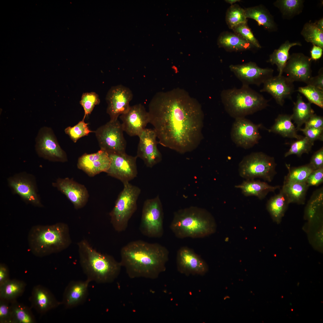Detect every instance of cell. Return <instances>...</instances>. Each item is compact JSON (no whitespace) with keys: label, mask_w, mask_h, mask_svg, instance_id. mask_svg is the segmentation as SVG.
I'll list each match as a JSON object with an SVG mask.
<instances>
[{"label":"cell","mask_w":323,"mask_h":323,"mask_svg":"<svg viewBox=\"0 0 323 323\" xmlns=\"http://www.w3.org/2000/svg\"><path fill=\"white\" fill-rule=\"evenodd\" d=\"M301 34L307 42L323 48V31L317 27L315 22L305 23Z\"/></svg>","instance_id":"obj_37"},{"label":"cell","mask_w":323,"mask_h":323,"mask_svg":"<svg viewBox=\"0 0 323 323\" xmlns=\"http://www.w3.org/2000/svg\"><path fill=\"white\" fill-rule=\"evenodd\" d=\"M109 154L100 149L97 152L84 153L78 160L77 166L90 177H93L100 173H106L110 164Z\"/></svg>","instance_id":"obj_23"},{"label":"cell","mask_w":323,"mask_h":323,"mask_svg":"<svg viewBox=\"0 0 323 323\" xmlns=\"http://www.w3.org/2000/svg\"><path fill=\"white\" fill-rule=\"evenodd\" d=\"M307 85H310L323 90V69L321 68L317 75L312 77L309 80Z\"/></svg>","instance_id":"obj_50"},{"label":"cell","mask_w":323,"mask_h":323,"mask_svg":"<svg viewBox=\"0 0 323 323\" xmlns=\"http://www.w3.org/2000/svg\"><path fill=\"white\" fill-rule=\"evenodd\" d=\"M120 255V262L129 278L154 279L165 271L169 252L159 243L138 240L123 246Z\"/></svg>","instance_id":"obj_2"},{"label":"cell","mask_w":323,"mask_h":323,"mask_svg":"<svg viewBox=\"0 0 323 323\" xmlns=\"http://www.w3.org/2000/svg\"><path fill=\"white\" fill-rule=\"evenodd\" d=\"M110 167L106 173L111 176L120 180L123 184L137 176V157L129 155L126 153L109 154Z\"/></svg>","instance_id":"obj_13"},{"label":"cell","mask_w":323,"mask_h":323,"mask_svg":"<svg viewBox=\"0 0 323 323\" xmlns=\"http://www.w3.org/2000/svg\"><path fill=\"white\" fill-rule=\"evenodd\" d=\"M309 164L314 170L323 167V147L314 153Z\"/></svg>","instance_id":"obj_48"},{"label":"cell","mask_w":323,"mask_h":323,"mask_svg":"<svg viewBox=\"0 0 323 323\" xmlns=\"http://www.w3.org/2000/svg\"><path fill=\"white\" fill-rule=\"evenodd\" d=\"M309 187L305 182H284L281 189L286 196L289 203L303 204Z\"/></svg>","instance_id":"obj_31"},{"label":"cell","mask_w":323,"mask_h":323,"mask_svg":"<svg viewBox=\"0 0 323 323\" xmlns=\"http://www.w3.org/2000/svg\"><path fill=\"white\" fill-rule=\"evenodd\" d=\"M12 323H34L35 318L30 308L18 302L16 300L10 302Z\"/></svg>","instance_id":"obj_35"},{"label":"cell","mask_w":323,"mask_h":323,"mask_svg":"<svg viewBox=\"0 0 323 323\" xmlns=\"http://www.w3.org/2000/svg\"><path fill=\"white\" fill-rule=\"evenodd\" d=\"M232 30L234 33L240 36L254 47L258 48H261L258 41L254 36L247 23L240 24Z\"/></svg>","instance_id":"obj_44"},{"label":"cell","mask_w":323,"mask_h":323,"mask_svg":"<svg viewBox=\"0 0 323 323\" xmlns=\"http://www.w3.org/2000/svg\"><path fill=\"white\" fill-rule=\"evenodd\" d=\"M10 279L9 271L7 266L5 264H0V286L7 282Z\"/></svg>","instance_id":"obj_51"},{"label":"cell","mask_w":323,"mask_h":323,"mask_svg":"<svg viewBox=\"0 0 323 323\" xmlns=\"http://www.w3.org/2000/svg\"><path fill=\"white\" fill-rule=\"evenodd\" d=\"M246 18L256 21L258 25L263 26L270 31L277 29L274 18L269 11L262 5L257 6L245 9Z\"/></svg>","instance_id":"obj_28"},{"label":"cell","mask_w":323,"mask_h":323,"mask_svg":"<svg viewBox=\"0 0 323 323\" xmlns=\"http://www.w3.org/2000/svg\"><path fill=\"white\" fill-rule=\"evenodd\" d=\"M314 143L306 137H303L292 144L290 149L285 154L284 156L287 157L294 154L300 157L303 153H308L310 151Z\"/></svg>","instance_id":"obj_42"},{"label":"cell","mask_w":323,"mask_h":323,"mask_svg":"<svg viewBox=\"0 0 323 323\" xmlns=\"http://www.w3.org/2000/svg\"><path fill=\"white\" fill-rule=\"evenodd\" d=\"M235 188L240 189L242 193L246 196H255L260 199H264L269 193L274 192L280 188L279 185L272 186L267 183L254 179H247Z\"/></svg>","instance_id":"obj_26"},{"label":"cell","mask_w":323,"mask_h":323,"mask_svg":"<svg viewBox=\"0 0 323 323\" xmlns=\"http://www.w3.org/2000/svg\"><path fill=\"white\" fill-rule=\"evenodd\" d=\"M274 158L262 152L252 153L245 156L239 165L240 176L246 180L257 178L270 182L276 174Z\"/></svg>","instance_id":"obj_8"},{"label":"cell","mask_w":323,"mask_h":323,"mask_svg":"<svg viewBox=\"0 0 323 323\" xmlns=\"http://www.w3.org/2000/svg\"><path fill=\"white\" fill-rule=\"evenodd\" d=\"M163 214L158 197L147 199L142 210L140 230L150 238H160L164 234Z\"/></svg>","instance_id":"obj_9"},{"label":"cell","mask_w":323,"mask_h":323,"mask_svg":"<svg viewBox=\"0 0 323 323\" xmlns=\"http://www.w3.org/2000/svg\"><path fill=\"white\" fill-rule=\"evenodd\" d=\"M26 286L22 281L10 279L0 286V298L10 302L16 300L23 294Z\"/></svg>","instance_id":"obj_34"},{"label":"cell","mask_w":323,"mask_h":323,"mask_svg":"<svg viewBox=\"0 0 323 323\" xmlns=\"http://www.w3.org/2000/svg\"><path fill=\"white\" fill-rule=\"evenodd\" d=\"M291 115L280 114L273 125L268 131L279 134L283 137L300 139L303 137L297 134V130L292 123Z\"/></svg>","instance_id":"obj_29"},{"label":"cell","mask_w":323,"mask_h":323,"mask_svg":"<svg viewBox=\"0 0 323 323\" xmlns=\"http://www.w3.org/2000/svg\"><path fill=\"white\" fill-rule=\"evenodd\" d=\"M150 122L158 143L182 153L196 149L203 138L204 115L200 104L185 90L157 93L149 104Z\"/></svg>","instance_id":"obj_1"},{"label":"cell","mask_w":323,"mask_h":323,"mask_svg":"<svg viewBox=\"0 0 323 323\" xmlns=\"http://www.w3.org/2000/svg\"><path fill=\"white\" fill-rule=\"evenodd\" d=\"M229 68L242 84L260 86L273 76L274 70L270 68L259 67L253 62L242 64L231 65Z\"/></svg>","instance_id":"obj_16"},{"label":"cell","mask_w":323,"mask_h":323,"mask_svg":"<svg viewBox=\"0 0 323 323\" xmlns=\"http://www.w3.org/2000/svg\"><path fill=\"white\" fill-rule=\"evenodd\" d=\"M289 204L286 196L281 189L279 193L269 200L266 208L272 219L278 222L284 216Z\"/></svg>","instance_id":"obj_33"},{"label":"cell","mask_w":323,"mask_h":323,"mask_svg":"<svg viewBox=\"0 0 323 323\" xmlns=\"http://www.w3.org/2000/svg\"><path fill=\"white\" fill-rule=\"evenodd\" d=\"M52 185L67 197L75 209L83 208L88 202L89 194L87 188L72 179L58 178Z\"/></svg>","instance_id":"obj_21"},{"label":"cell","mask_w":323,"mask_h":323,"mask_svg":"<svg viewBox=\"0 0 323 323\" xmlns=\"http://www.w3.org/2000/svg\"><path fill=\"white\" fill-rule=\"evenodd\" d=\"M317 27L320 30L323 31V19L322 18L315 22Z\"/></svg>","instance_id":"obj_53"},{"label":"cell","mask_w":323,"mask_h":323,"mask_svg":"<svg viewBox=\"0 0 323 323\" xmlns=\"http://www.w3.org/2000/svg\"><path fill=\"white\" fill-rule=\"evenodd\" d=\"M35 142V150L39 157L52 162H64L68 161L66 153L61 147L51 128H41Z\"/></svg>","instance_id":"obj_11"},{"label":"cell","mask_w":323,"mask_h":323,"mask_svg":"<svg viewBox=\"0 0 323 323\" xmlns=\"http://www.w3.org/2000/svg\"><path fill=\"white\" fill-rule=\"evenodd\" d=\"M297 91L303 95L309 102L323 108V90L310 85L299 87Z\"/></svg>","instance_id":"obj_40"},{"label":"cell","mask_w":323,"mask_h":323,"mask_svg":"<svg viewBox=\"0 0 323 323\" xmlns=\"http://www.w3.org/2000/svg\"><path fill=\"white\" fill-rule=\"evenodd\" d=\"M80 263L90 282L100 284L112 282L119 275L122 266L112 256L99 252L86 240L77 243Z\"/></svg>","instance_id":"obj_3"},{"label":"cell","mask_w":323,"mask_h":323,"mask_svg":"<svg viewBox=\"0 0 323 323\" xmlns=\"http://www.w3.org/2000/svg\"><path fill=\"white\" fill-rule=\"evenodd\" d=\"M311 104L309 102H304L300 94H298L297 100L294 103L293 113L291 115L292 120L296 124V129L297 131L314 114Z\"/></svg>","instance_id":"obj_32"},{"label":"cell","mask_w":323,"mask_h":323,"mask_svg":"<svg viewBox=\"0 0 323 323\" xmlns=\"http://www.w3.org/2000/svg\"><path fill=\"white\" fill-rule=\"evenodd\" d=\"M323 49L318 46L313 45L310 51V58L312 61H316L321 58L323 54Z\"/></svg>","instance_id":"obj_52"},{"label":"cell","mask_w":323,"mask_h":323,"mask_svg":"<svg viewBox=\"0 0 323 323\" xmlns=\"http://www.w3.org/2000/svg\"><path fill=\"white\" fill-rule=\"evenodd\" d=\"M133 97L131 90L121 85L112 87L108 92L106 100L107 103L106 112L110 121L118 120L119 116L126 112L131 106Z\"/></svg>","instance_id":"obj_15"},{"label":"cell","mask_w":323,"mask_h":323,"mask_svg":"<svg viewBox=\"0 0 323 323\" xmlns=\"http://www.w3.org/2000/svg\"><path fill=\"white\" fill-rule=\"evenodd\" d=\"M301 45L299 42H291L287 40L270 55L267 62L277 66L278 76L282 75L284 68L290 57L289 51L290 48L294 46Z\"/></svg>","instance_id":"obj_30"},{"label":"cell","mask_w":323,"mask_h":323,"mask_svg":"<svg viewBox=\"0 0 323 323\" xmlns=\"http://www.w3.org/2000/svg\"><path fill=\"white\" fill-rule=\"evenodd\" d=\"M221 99L227 113L235 119L245 118L266 108L269 100L261 94L242 84L240 89L223 90Z\"/></svg>","instance_id":"obj_6"},{"label":"cell","mask_w":323,"mask_h":323,"mask_svg":"<svg viewBox=\"0 0 323 323\" xmlns=\"http://www.w3.org/2000/svg\"><path fill=\"white\" fill-rule=\"evenodd\" d=\"M176 263L178 271L186 275H203L208 270L206 262L193 249L186 246L178 250Z\"/></svg>","instance_id":"obj_17"},{"label":"cell","mask_w":323,"mask_h":323,"mask_svg":"<svg viewBox=\"0 0 323 323\" xmlns=\"http://www.w3.org/2000/svg\"><path fill=\"white\" fill-rule=\"evenodd\" d=\"M261 92L270 94L279 105L283 106L286 99H291L295 91L293 82L282 75L273 76L263 84Z\"/></svg>","instance_id":"obj_22"},{"label":"cell","mask_w":323,"mask_h":323,"mask_svg":"<svg viewBox=\"0 0 323 323\" xmlns=\"http://www.w3.org/2000/svg\"><path fill=\"white\" fill-rule=\"evenodd\" d=\"M299 130L302 131L305 137L313 142L317 140L323 141V128L305 127Z\"/></svg>","instance_id":"obj_46"},{"label":"cell","mask_w":323,"mask_h":323,"mask_svg":"<svg viewBox=\"0 0 323 323\" xmlns=\"http://www.w3.org/2000/svg\"><path fill=\"white\" fill-rule=\"evenodd\" d=\"M10 302L0 298V323H12Z\"/></svg>","instance_id":"obj_45"},{"label":"cell","mask_w":323,"mask_h":323,"mask_svg":"<svg viewBox=\"0 0 323 323\" xmlns=\"http://www.w3.org/2000/svg\"><path fill=\"white\" fill-rule=\"evenodd\" d=\"M85 119L83 118L75 126L68 127L65 129V134L74 143H76L80 138L88 135L90 133L94 132L89 129L88 124L84 121Z\"/></svg>","instance_id":"obj_41"},{"label":"cell","mask_w":323,"mask_h":323,"mask_svg":"<svg viewBox=\"0 0 323 323\" xmlns=\"http://www.w3.org/2000/svg\"><path fill=\"white\" fill-rule=\"evenodd\" d=\"M304 1L301 0H278L274 3L283 16L291 18L302 11Z\"/></svg>","instance_id":"obj_36"},{"label":"cell","mask_w":323,"mask_h":323,"mask_svg":"<svg viewBox=\"0 0 323 323\" xmlns=\"http://www.w3.org/2000/svg\"><path fill=\"white\" fill-rule=\"evenodd\" d=\"M305 127L316 128H323V118L322 116L313 114L304 124Z\"/></svg>","instance_id":"obj_49"},{"label":"cell","mask_w":323,"mask_h":323,"mask_svg":"<svg viewBox=\"0 0 323 323\" xmlns=\"http://www.w3.org/2000/svg\"><path fill=\"white\" fill-rule=\"evenodd\" d=\"M217 44L228 51H244L254 47L238 35L228 32L221 33L218 39Z\"/></svg>","instance_id":"obj_27"},{"label":"cell","mask_w":323,"mask_h":323,"mask_svg":"<svg viewBox=\"0 0 323 323\" xmlns=\"http://www.w3.org/2000/svg\"><path fill=\"white\" fill-rule=\"evenodd\" d=\"M124 185L109 213L111 223L118 232L124 231L127 228L129 220L137 209V200L141 192L139 187L129 182Z\"/></svg>","instance_id":"obj_7"},{"label":"cell","mask_w":323,"mask_h":323,"mask_svg":"<svg viewBox=\"0 0 323 323\" xmlns=\"http://www.w3.org/2000/svg\"><path fill=\"white\" fill-rule=\"evenodd\" d=\"M98 95L95 92H91L83 94L80 103L84 112L83 118L91 114L95 106L100 103Z\"/></svg>","instance_id":"obj_43"},{"label":"cell","mask_w":323,"mask_h":323,"mask_svg":"<svg viewBox=\"0 0 323 323\" xmlns=\"http://www.w3.org/2000/svg\"><path fill=\"white\" fill-rule=\"evenodd\" d=\"M286 166L288 173L285 177V182H305L309 175L314 170L309 164L297 167H291L287 164Z\"/></svg>","instance_id":"obj_39"},{"label":"cell","mask_w":323,"mask_h":323,"mask_svg":"<svg viewBox=\"0 0 323 323\" xmlns=\"http://www.w3.org/2000/svg\"><path fill=\"white\" fill-rule=\"evenodd\" d=\"M30 250L36 256L43 257L61 252L71 243L68 226L63 223L50 225H37L28 236Z\"/></svg>","instance_id":"obj_4"},{"label":"cell","mask_w":323,"mask_h":323,"mask_svg":"<svg viewBox=\"0 0 323 323\" xmlns=\"http://www.w3.org/2000/svg\"><path fill=\"white\" fill-rule=\"evenodd\" d=\"M90 282L87 279L84 281H70L64 290L62 304L66 309H69L83 304L88 296Z\"/></svg>","instance_id":"obj_24"},{"label":"cell","mask_w":323,"mask_h":323,"mask_svg":"<svg viewBox=\"0 0 323 323\" xmlns=\"http://www.w3.org/2000/svg\"><path fill=\"white\" fill-rule=\"evenodd\" d=\"M226 21L231 29L240 24L247 23L245 9L237 4L231 5L226 11Z\"/></svg>","instance_id":"obj_38"},{"label":"cell","mask_w":323,"mask_h":323,"mask_svg":"<svg viewBox=\"0 0 323 323\" xmlns=\"http://www.w3.org/2000/svg\"><path fill=\"white\" fill-rule=\"evenodd\" d=\"M312 62L310 57L303 53H293L290 55L283 72L293 82H301L307 84L312 77Z\"/></svg>","instance_id":"obj_20"},{"label":"cell","mask_w":323,"mask_h":323,"mask_svg":"<svg viewBox=\"0 0 323 323\" xmlns=\"http://www.w3.org/2000/svg\"><path fill=\"white\" fill-rule=\"evenodd\" d=\"M7 182L13 193L18 195L26 203L37 207L43 206L33 175L21 172L9 178Z\"/></svg>","instance_id":"obj_12"},{"label":"cell","mask_w":323,"mask_h":323,"mask_svg":"<svg viewBox=\"0 0 323 323\" xmlns=\"http://www.w3.org/2000/svg\"><path fill=\"white\" fill-rule=\"evenodd\" d=\"M29 300L32 308L41 314L62 304L49 289L41 285L33 287Z\"/></svg>","instance_id":"obj_25"},{"label":"cell","mask_w":323,"mask_h":323,"mask_svg":"<svg viewBox=\"0 0 323 323\" xmlns=\"http://www.w3.org/2000/svg\"><path fill=\"white\" fill-rule=\"evenodd\" d=\"M138 137L139 141L136 156L142 159L147 167H152L162 158L157 147L156 132L154 129L145 128Z\"/></svg>","instance_id":"obj_19"},{"label":"cell","mask_w":323,"mask_h":323,"mask_svg":"<svg viewBox=\"0 0 323 323\" xmlns=\"http://www.w3.org/2000/svg\"><path fill=\"white\" fill-rule=\"evenodd\" d=\"M240 0H226L225 1L228 3L229 4L231 5L233 4L234 3H235L237 2H240Z\"/></svg>","instance_id":"obj_54"},{"label":"cell","mask_w":323,"mask_h":323,"mask_svg":"<svg viewBox=\"0 0 323 323\" xmlns=\"http://www.w3.org/2000/svg\"><path fill=\"white\" fill-rule=\"evenodd\" d=\"M121 123L109 121L94 131L100 149L109 154L126 153V141Z\"/></svg>","instance_id":"obj_10"},{"label":"cell","mask_w":323,"mask_h":323,"mask_svg":"<svg viewBox=\"0 0 323 323\" xmlns=\"http://www.w3.org/2000/svg\"><path fill=\"white\" fill-rule=\"evenodd\" d=\"M170 228L178 238H199L215 233L217 225L214 217L207 211L191 207L175 213Z\"/></svg>","instance_id":"obj_5"},{"label":"cell","mask_w":323,"mask_h":323,"mask_svg":"<svg viewBox=\"0 0 323 323\" xmlns=\"http://www.w3.org/2000/svg\"><path fill=\"white\" fill-rule=\"evenodd\" d=\"M323 182V167L313 170L309 175L305 183L309 187L318 186Z\"/></svg>","instance_id":"obj_47"},{"label":"cell","mask_w":323,"mask_h":323,"mask_svg":"<svg viewBox=\"0 0 323 323\" xmlns=\"http://www.w3.org/2000/svg\"><path fill=\"white\" fill-rule=\"evenodd\" d=\"M260 124H256L245 118L235 119L231 132L232 141L245 149L252 147L261 138L259 131Z\"/></svg>","instance_id":"obj_14"},{"label":"cell","mask_w":323,"mask_h":323,"mask_svg":"<svg viewBox=\"0 0 323 323\" xmlns=\"http://www.w3.org/2000/svg\"><path fill=\"white\" fill-rule=\"evenodd\" d=\"M123 130L130 136H138L150 122V115L144 106L138 104L119 116Z\"/></svg>","instance_id":"obj_18"}]
</instances>
